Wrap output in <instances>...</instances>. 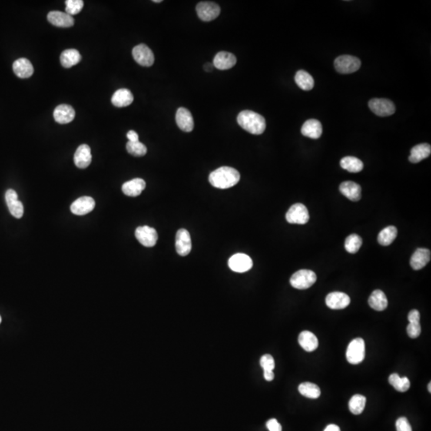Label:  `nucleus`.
I'll return each mask as SVG.
<instances>
[{
    "label": "nucleus",
    "mask_w": 431,
    "mask_h": 431,
    "mask_svg": "<svg viewBox=\"0 0 431 431\" xmlns=\"http://www.w3.org/2000/svg\"><path fill=\"white\" fill-rule=\"evenodd\" d=\"M111 101L116 107H128L134 101V96L128 89H120L114 93Z\"/></svg>",
    "instance_id": "26"
},
{
    "label": "nucleus",
    "mask_w": 431,
    "mask_h": 431,
    "mask_svg": "<svg viewBox=\"0 0 431 431\" xmlns=\"http://www.w3.org/2000/svg\"><path fill=\"white\" fill-rule=\"evenodd\" d=\"M1 321H2V318L0 316V323H1Z\"/></svg>",
    "instance_id": "51"
},
{
    "label": "nucleus",
    "mask_w": 431,
    "mask_h": 431,
    "mask_svg": "<svg viewBox=\"0 0 431 431\" xmlns=\"http://www.w3.org/2000/svg\"><path fill=\"white\" fill-rule=\"evenodd\" d=\"M339 191L352 201H358L361 199L362 189L357 183L353 181H344L339 186Z\"/></svg>",
    "instance_id": "22"
},
{
    "label": "nucleus",
    "mask_w": 431,
    "mask_h": 431,
    "mask_svg": "<svg viewBox=\"0 0 431 431\" xmlns=\"http://www.w3.org/2000/svg\"><path fill=\"white\" fill-rule=\"evenodd\" d=\"M146 186L147 184L143 179H133L123 184L122 192L128 197H137L146 189Z\"/></svg>",
    "instance_id": "23"
},
{
    "label": "nucleus",
    "mask_w": 431,
    "mask_h": 431,
    "mask_svg": "<svg viewBox=\"0 0 431 431\" xmlns=\"http://www.w3.org/2000/svg\"><path fill=\"white\" fill-rule=\"evenodd\" d=\"M316 280H317V277L314 272L307 270V269H302L292 276L290 283L295 289L303 290V289L312 287V285L316 283Z\"/></svg>",
    "instance_id": "3"
},
{
    "label": "nucleus",
    "mask_w": 431,
    "mask_h": 431,
    "mask_svg": "<svg viewBox=\"0 0 431 431\" xmlns=\"http://www.w3.org/2000/svg\"><path fill=\"white\" fill-rule=\"evenodd\" d=\"M286 220L290 224H304L309 220V213L304 204H293L286 213Z\"/></svg>",
    "instance_id": "7"
},
{
    "label": "nucleus",
    "mask_w": 431,
    "mask_h": 431,
    "mask_svg": "<svg viewBox=\"0 0 431 431\" xmlns=\"http://www.w3.org/2000/svg\"><path fill=\"white\" fill-rule=\"evenodd\" d=\"M430 386H431V383H430V382H429V386H428V390H429V393H430V392H431Z\"/></svg>",
    "instance_id": "49"
},
{
    "label": "nucleus",
    "mask_w": 431,
    "mask_h": 431,
    "mask_svg": "<svg viewBox=\"0 0 431 431\" xmlns=\"http://www.w3.org/2000/svg\"><path fill=\"white\" fill-rule=\"evenodd\" d=\"M389 382L395 388V390L399 392H406L409 390L411 382L406 377L401 378L398 374L394 373L389 376Z\"/></svg>",
    "instance_id": "35"
},
{
    "label": "nucleus",
    "mask_w": 431,
    "mask_h": 431,
    "mask_svg": "<svg viewBox=\"0 0 431 431\" xmlns=\"http://www.w3.org/2000/svg\"><path fill=\"white\" fill-rule=\"evenodd\" d=\"M324 431H340L339 426H336L335 424H331L325 428Z\"/></svg>",
    "instance_id": "47"
},
{
    "label": "nucleus",
    "mask_w": 431,
    "mask_h": 431,
    "mask_svg": "<svg viewBox=\"0 0 431 431\" xmlns=\"http://www.w3.org/2000/svg\"><path fill=\"white\" fill-rule=\"evenodd\" d=\"M134 60L142 67H151L154 63V53L145 44L136 46L132 51Z\"/></svg>",
    "instance_id": "11"
},
{
    "label": "nucleus",
    "mask_w": 431,
    "mask_h": 431,
    "mask_svg": "<svg viewBox=\"0 0 431 431\" xmlns=\"http://www.w3.org/2000/svg\"><path fill=\"white\" fill-rule=\"evenodd\" d=\"M368 106L372 112L379 117H387L395 112V104L386 98H373L369 101Z\"/></svg>",
    "instance_id": "6"
},
{
    "label": "nucleus",
    "mask_w": 431,
    "mask_h": 431,
    "mask_svg": "<svg viewBox=\"0 0 431 431\" xmlns=\"http://www.w3.org/2000/svg\"><path fill=\"white\" fill-rule=\"evenodd\" d=\"M295 81L298 87L303 90H312L314 87V79L312 76L304 71H299L295 76Z\"/></svg>",
    "instance_id": "33"
},
{
    "label": "nucleus",
    "mask_w": 431,
    "mask_h": 431,
    "mask_svg": "<svg viewBox=\"0 0 431 431\" xmlns=\"http://www.w3.org/2000/svg\"><path fill=\"white\" fill-rule=\"evenodd\" d=\"M421 331L422 329H421L420 323H409L406 327L407 335L412 339L419 337L420 336Z\"/></svg>",
    "instance_id": "41"
},
{
    "label": "nucleus",
    "mask_w": 431,
    "mask_h": 431,
    "mask_svg": "<svg viewBox=\"0 0 431 431\" xmlns=\"http://www.w3.org/2000/svg\"><path fill=\"white\" fill-rule=\"evenodd\" d=\"M266 426L269 431H282L281 425L275 419L268 421Z\"/></svg>",
    "instance_id": "43"
},
{
    "label": "nucleus",
    "mask_w": 431,
    "mask_h": 431,
    "mask_svg": "<svg viewBox=\"0 0 431 431\" xmlns=\"http://www.w3.org/2000/svg\"><path fill=\"white\" fill-rule=\"evenodd\" d=\"M74 164L79 169H86L92 161L91 150L88 145H81L76 150L74 157Z\"/></svg>",
    "instance_id": "16"
},
{
    "label": "nucleus",
    "mask_w": 431,
    "mask_h": 431,
    "mask_svg": "<svg viewBox=\"0 0 431 431\" xmlns=\"http://www.w3.org/2000/svg\"><path fill=\"white\" fill-rule=\"evenodd\" d=\"M397 431H412V426L409 421L405 417H401L395 423Z\"/></svg>",
    "instance_id": "42"
},
{
    "label": "nucleus",
    "mask_w": 431,
    "mask_h": 431,
    "mask_svg": "<svg viewBox=\"0 0 431 431\" xmlns=\"http://www.w3.org/2000/svg\"><path fill=\"white\" fill-rule=\"evenodd\" d=\"M263 377L267 381H273L275 377L274 373L273 372H263Z\"/></svg>",
    "instance_id": "46"
},
{
    "label": "nucleus",
    "mask_w": 431,
    "mask_h": 431,
    "mask_svg": "<svg viewBox=\"0 0 431 431\" xmlns=\"http://www.w3.org/2000/svg\"><path fill=\"white\" fill-rule=\"evenodd\" d=\"M334 65L336 71L340 74H352L359 71L361 61L356 57L345 54L336 58Z\"/></svg>",
    "instance_id": "5"
},
{
    "label": "nucleus",
    "mask_w": 431,
    "mask_h": 431,
    "mask_svg": "<svg viewBox=\"0 0 431 431\" xmlns=\"http://www.w3.org/2000/svg\"><path fill=\"white\" fill-rule=\"evenodd\" d=\"M75 117V111L71 106L63 104L58 106L54 111V118L56 122L64 125L71 122Z\"/></svg>",
    "instance_id": "20"
},
{
    "label": "nucleus",
    "mask_w": 431,
    "mask_h": 431,
    "mask_svg": "<svg viewBox=\"0 0 431 431\" xmlns=\"http://www.w3.org/2000/svg\"><path fill=\"white\" fill-rule=\"evenodd\" d=\"M260 366L263 369V372H273L275 368V360L271 355H264L262 356L260 361Z\"/></svg>",
    "instance_id": "40"
},
{
    "label": "nucleus",
    "mask_w": 431,
    "mask_h": 431,
    "mask_svg": "<svg viewBox=\"0 0 431 431\" xmlns=\"http://www.w3.org/2000/svg\"><path fill=\"white\" fill-rule=\"evenodd\" d=\"M326 304L327 307L334 310H340L347 307L351 303V299L347 295L339 292L329 293L326 296Z\"/></svg>",
    "instance_id": "15"
},
{
    "label": "nucleus",
    "mask_w": 431,
    "mask_h": 431,
    "mask_svg": "<svg viewBox=\"0 0 431 431\" xmlns=\"http://www.w3.org/2000/svg\"><path fill=\"white\" fill-rule=\"evenodd\" d=\"M135 236L139 243H141L145 247H154L157 244V231L154 228L149 226H141L137 228L135 231Z\"/></svg>",
    "instance_id": "9"
},
{
    "label": "nucleus",
    "mask_w": 431,
    "mask_h": 431,
    "mask_svg": "<svg viewBox=\"0 0 431 431\" xmlns=\"http://www.w3.org/2000/svg\"><path fill=\"white\" fill-rule=\"evenodd\" d=\"M213 67H213V64H206V65H204V70H206V71H207V72H210V71H213Z\"/></svg>",
    "instance_id": "48"
},
{
    "label": "nucleus",
    "mask_w": 431,
    "mask_h": 431,
    "mask_svg": "<svg viewBox=\"0 0 431 431\" xmlns=\"http://www.w3.org/2000/svg\"><path fill=\"white\" fill-rule=\"evenodd\" d=\"M197 13L199 18L204 22H210L219 16L220 8L218 4L213 2H200L197 6Z\"/></svg>",
    "instance_id": "8"
},
{
    "label": "nucleus",
    "mask_w": 431,
    "mask_h": 431,
    "mask_svg": "<svg viewBox=\"0 0 431 431\" xmlns=\"http://www.w3.org/2000/svg\"><path fill=\"white\" fill-rule=\"evenodd\" d=\"M47 19L52 25L58 27H64V28L73 27L74 24V18L67 13L61 12V11H51L47 15Z\"/></svg>",
    "instance_id": "18"
},
{
    "label": "nucleus",
    "mask_w": 431,
    "mask_h": 431,
    "mask_svg": "<svg viewBox=\"0 0 431 431\" xmlns=\"http://www.w3.org/2000/svg\"><path fill=\"white\" fill-rule=\"evenodd\" d=\"M127 150L129 154L134 157H143L147 153V147L140 141H135V142L128 141L127 144Z\"/></svg>",
    "instance_id": "38"
},
{
    "label": "nucleus",
    "mask_w": 431,
    "mask_h": 431,
    "mask_svg": "<svg viewBox=\"0 0 431 431\" xmlns=\"http://www.w3.org/2000/svg\"><path fill=\"white\" fill-rule=\"evenodd\" d=\"M346 359L351 364H359L365 358V342L362 338H356L349 343L346 350Z\"/></svg>",
    "instance_id": "4"
},
{
    "label": "nucleus",
    "mask_w": 431,
    "mask_h": 431,
    "mask_svg": "<svg viewBox=\"0 0 431 431\" xmlns=\"http://www.w3.org/2000/svg\"><path fill=\"white\" fill-rule=\"evenodd\" d=\"M340 166L350 173H359L363 169V161L356 157H345L340 161Z\"/></svg>",
    "instance_id": "31"
},
{
    "label": "nucleus",
    "mask_w": 431,
    "mask_h": 431,
    "mask_svg": "<svg viewBox=\"0 0 431 431\" xmlns=\"http://www.w3.org/2000/svg\"><path fill=\"white\" fill-rule=\"evenodd\" d=\"M431 154L430 145L427 143L419 144L412 149L409 161L412 163H419L424 159L427 158Z\"/></svg>",
    "instance_id": "28"
},
{
    "label": "nucleus",
    "mask_w": 431,
    "mask_h": 431,
    "mask_svg": "<svg viewBox=\"0 0 431 431\" xmlns=\"http://www.w3.org/2000/svg\"><path fill=\"white\" fill-rule=\"evenodd\" d=\"M176 122L182 131L191 132L194 128V121L190 110L180 107L176 114Z\"/></svg>",
    "instance_id": "17"
},
{
    "label": "nucleus",
    "mask_w": 431,
    "mask_h": 431,
    "mask_svg": "<svg viewBox=\"0 0 431 431\" xmlns=\"http://www.w3.org/2000/svg\"><path fill=\"white\" fill-rule=\"evenodd\" d=\"M154 3H161V0H154Z\"/></svg>",
    "instance_id": "50"
},
{
    "label": "nucleus",
    "mask_w": 431,
    "mask_h": 431,
    "mask_svg": "<svg viewBox=\"0 0 431 431\" xmlns=\"http://www.w3.org/2000/svg\"><path fill=\"white\" fill-rule=\"evenodd\" d=\"M409 323H420V313L418 310H412L408 314Z\"/></svg>",
    "instance_id": "44"
},
{
    "label": "nucleus",
    "mask_w": 431,
    "mask_h": 431,
    "mask_svg": "<svg viewBox=\"0 0 431 431\" xmlns=\"http://www.w3.org/2000/svg\"><path fill=\"white\" fill-rule=\"evenodd\" d=\"M397 229L395 226H388L379 233L378 242L382 246L390 245L397 237Z\"/></svg>",
    "instance_id": "32"
},
{
    "label": "nucleus",
    "mask_w": 431,
    "mask_h": 431,
    "mask_svg": "<svg viewBox=\"0 0 431 431\" xmlns=\"http://www.w3.org/2000/svg\"><path fill=\"white\" fill-rule=\"evenodd\" d=\"M431 253L429 249H418L411 258V266L415 270H420L429 263Z\"/></svg>",
    "instance_id": "21"
},
{
    "label": "nucleus",
    "mask_w": 431,
    "mask_h": 431,
    "mask_svg": "<svg viewBox=\"0 0 431 431\" xmlns=\"http://www.w3.org/2000/svg\"><path fill=\"white\" fill-rule=\"evenodd\" d=\"M13 71L18 78H28L34 73V67L29 60L22 58L17 59L13 64Z\"/></svg>",
    "instance_id": "24"
},
{
    "label": "nucleus",
    "mask_w": 431,
    "mask_h": 431,
    "mask_svg": "<svg viewBox=\"0 0 431 431\" xmlns=\"http://www.w3.org/2000/svg\"><path fill=\"white\" fill-rule=\"evenodd\" d=\"M237 122L241 128L250 134L260 135L266 129L264 117L251 110H244L237 116Z\"/></svg>",
    "instance_id": "2"
},
{
    "label": "nucleus",
    "mask_w": 431,
    "mask_h": 431,
    "mask_svg": "<svg viewBox=\"0 0 431 431\" xmlns=\"http://www.w3.org/2000/svg\"><path fill=\"white\" fill-rule=\"evenodd\" d=\"M240 175L239 172L235 169L228 166L220 167L210 173L209 177L210 184L213 187L221 190H225L233 187L239 182Z\"/></svg>",
    "instance_id": "1"
},
{
    "label": "nucleus",
    "mask_w": 431,
    "mask_h": 431,
    "mask_svg": "<svg viewBox=\"0 0 431 431\" xmlns=\"http://www.w3.org/2000/svg\"><path fill=\"white\" fill-rule=\"evenodd\" d=\"M298 390L303 396L309 399H318L321 395L319 386L312 382H303L299 386Z\"/></svg>",
    "instance_id": "34"
},
{
    "label": "nucleus",
    "mask_w": 431,
    "mask_h": 431,
    "mask_svg": "<svg viewBox=\"0 0 431 431\" xmlns=\"http://www.w3.org/2000/svg\"><path fill=\"white\" fill-rule=\"evenodd\" d=\"M95 207V201L90 197H81L77 199L71 206V211L77 216H83L92 212Z\"/></svg>",
    "instance_id": "14"
},
{
    "label": "nucleus",
    "mask_w": 431,
    "mask_h": 431,
    "mask_svg": "<svg viewBox=\"0 0 431 431\" xmlns=\"http://www.w3.org/2000/svg\"><path fill=\"white\" fill-rule=\"evenodd\" d=\"M81 56L78 51L75 49H68L61 53L60 63L65 68H71L79 64Z\"/></svg>",
    "instance_id": "30"
},
{
    "label": "nucleus",
    "mask_w": 431,
    "mask_h": 431,
    "mask_svg": "<svg viewBox=\"0 0 431 431\" xmlns=\"http://www.w3.org/2000/svg\"><path fill=\"white\" fill-rule=\"evenodd\" d=\"M5 200L8 210L13 217L15 218H21L24 216V204L18 199V194L13 190H8L6 192Z\"/></svg>",
    "instance_id": "12"
},
{
    "label": "nucleus",
    "mask_w": 431,
    "mask_h": 431,
    "mask_svg": "<svg viewBox=\"0 0 431 431\" xmlns=\"http://www.w3.org/2000/svg\"><path fill=\"white\" fill-rule=\"evenodd\" d=\"M368 303L374 310L382 312L387 307V298L382 291L375 290L369 297Z\"/></svg>",
    "instance_id": "29"
},
{
    "label": "nucleus",
    "mask_w": 431,
    "mask_h": 431,
    "mask_svg": "<svg viewBox=\"0 0 431 431\" xmlns=\"http://www.w3.org/2000/svg\"><path fill=\"white\" fill-rule=\"evenodd\" d=\"M176 251L180 256H186L192 250V242L190 234L186 229L178 230L176 235Z\"/></svg>",
    "instance_id": "13"
},
{
    "label": "nucleus",
    "mask_w": 431,
    "mask_h": 431,
    "mask_svg": "<svg viewBox=\"0 0 431 431\" xmlns=\"http://www.w3.org/2000/svg\"><path fill=\"white\" fill-rule=\"evenodd\" d=\"M127 138L129 139V141L131 142H135V141H139L138 134L134 130H130L127 134Z\"/></svg>",
    "instance_id": "45"
},
{
    "label": "nucleus",
    "mask_w": 431,
    "mask_h": 431,
    "mask_svg": "<svg viewBox=\"0 0 431 431\" xmlns=\"http://www.w3.org/2000/svg\"><path fill=\"white\" fill-rule=\"evenodd\" d=\"M84 7L83 0H67L66 1V13L69 15H78Z\"/></svg>",
    "instance_id": "39"
},
{
    "label": "nucleus",
    "mask_w": 431,
    "mask_h": 431,
    "mask_svg": "<svg viewBox=\"0 0 431 431\" xmlns=\"http://www.w3.org/2000/svg\"><path fill=\"white\" fill-rule=\"evenodd\" d=\"M362 244H363V240L360 236L357 234H352L347 236L345 240V249L347 253L354 254L359 251Z\"/></svg>",
    "instance_id": "37"
},
{
    "label": "nucleus",
    "mask_w": 431,
    "mask_h": 431,
    "mask_svg": "<svg viewBox=\"0 0 431 431\" xmlns=\"http://www.w3.org/2000/svg\"><path fill=\"white\" fill-rule=\"evenodd\" d=\"M253 264L250 256L244 253L233 255L229 260V268L235 273H246L253 268Z\"/></svg>",
    "instance_id": "10"
},
{
    "label": "nucleus",
    "mask_w": 431,
    "mask_h": 431,
    "mask_svg": "<svg viewBox=\"0 0 431 431\" xmlns=\"http://www.w3.org/2000/svg\"><path fill=\"white\" fill-rule=\"evenodd\" d=\"M366 399L361 395H355L349 402V409L353 415H360L366 406Z\"/></svg>",
    "instance_id": "36"
},
{
    "label": "nucleus",
    "mask_w": 431,
    "mask_h": 431,
    "mask_svg": "<svg viewBox=\"0 0 431 431\" xmlns=\"http://www.w3.org/2000/svg\"><path fill=\"white\" fill-rule=\"evenodd\" d=\"M299 343L306 352H313L319 346V341L315 334L309 331H303L299 336Z\"/></svg>",
    "instance_id": "27"
},
{
    "label": "nucleus",
    "mask_w": 431,
    "mask_h": 431,
    "mask_svg": "<svg viewBox=\"0 0 431 431\" xmlns=\"http://www.w3.org/2000/svg\"><path fill=\"white\" fill-rule=\"evenodd\" d=\"M323 128L320 121L316 119H309L305 121L301 128V133L309 138L318 139L321 137Z\"/></svg>",
    "instance_id": "25"
},
{
    "label": "nucleus",
    "mask_w": 431,
    "mask_h": 431,
    "mask_svg": "<svg viewBox=\"0 0 431 431\" xmlns=\"http://www.w3.org/2000/svg\"><path fill=\"white\" fill-rule=\"evenodd\" d=\"M236 64V58L234 54L225 52V51H221L215 55L213 65L218 70L225 71L234 67Z\"/></svg>",
    "instance_id": "19"
}]
</instances>
